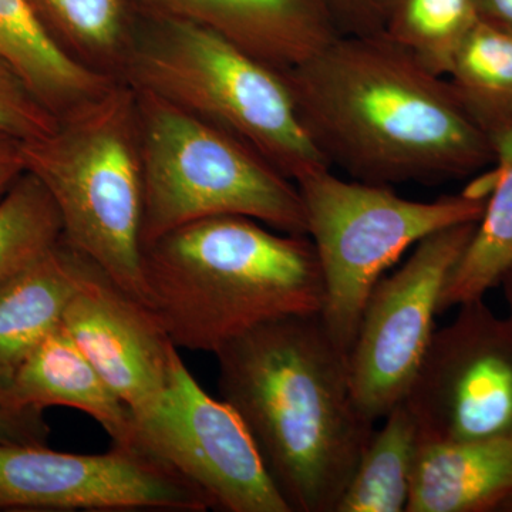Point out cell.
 I'll use <instances>...</instances> for the list:
<instances>
[{
	"instance_id": "cell-1",
	"label": "cell",
	"mask_w": 512,
	"mask_h": 512,
	"mask_svg": "<svg viewBox=\"0 0 512 512\" xmlns=\"http://www.w3.org/2000/svg\"><path fill=\"white\" fill-rule=\"evenodd\" d=\"M282 74L313 144L353 180L439 183L494 164L450 80L382 33L340 35Z\"/></svg>"
},
{
	"instance_id": "cell-2",
	"label": "cell",
	"mask_w": 512,
	"mask_h": 512,
	"mask_svg": "<svg viewBox=\"0 0 512 512\" xmlns=\"http://www.w3.org/2000/svg\"><path fill=\"white\" fill-rule=\"evenodd\" d=\"M221 399L244 421L291 512H336L375 430L320 313L271 320L217 353Z\"/></svg>"
},
{
	"instance_id": "cell-3",
	"label": "cell",
	"mask_w": 512,
	"mask_h": 512,
	"mask_svg": "<svg viewBox=\"0 0 512 512\" xmlns=\"http://www.w3.org/2000/svg\"><path fill=\"white\" fill-rule=\"evenodd\" d=\"M143 271L147 305L178 349L215 355L271 320L322 311L311 238L242 215L168 232L143 248Z\"/></svg>"
},
{
	"instance_id": "cell-4",
	"label": "cell",
	"mask_w": 512,
	"mask_h": 512,
	"mask_svg": "<svg viewBox=\"0 0 512 512\" xmlns=\"http://www.w3.org/2000/svg\"><path fill=\"white\" fill-rule=\"evenodd\" d=\"M25 161L55 201L63 241L147 305L143 158L133 87L114 83L60 119L52 133L25 141Z\"/></svg>"
},
{
	"instance_id": "cell-5",
	"label": "cell",
	"mask_w": 512,
	"mask_h": 512,
	"mask_svg": "<svg viewBox=\"0 0 512 512\" xmlns=\"http://www.w3.org/2000/svg\"><path fill=\"white\" fill-rule=\"evenodd\" d=\"M121 82L238 138L295 184L330 168L284 74L197 23L141 13Z\"/></svg>"
},
{
	"instance_id": "cell-6",
	"label": "cell",
	"mask_w": 512,
	"mask_h": 512,
	"mask_svg": "<svg viewBox=\"0 0 512 512\" xmlns=\"http://www.w3.org/2000/svg\"><path fill=\"white\" fill-rule=\"evenodd\" d=\"M134 92L143 158V248L174 229L220 215L308 235L298 187L261 154L157 94Z\"/></svg>"
},
{
	"instance_id": "cell-7",
	"label": "cell",
	"mask_w": 512,
	"mask_h": 512,
	"mask_svg": "<svg viewBox=\"0 0 512 512\" xmlns=\"http://www.w3.org/2000/svg\"><path fill=\"white\" fill-rule=\"evenodd\" d=\"M323 278L320 318L348 355L367 298L407 249L434 232L483 217L487 195L468 190L434 201L389 185L346 181L322 168L296 183Z\"/></svg>"
},
{
	"instance_id": "cell-8",
	"label": "cell",
	"mask_w": 512,
	"mask_h": 512,
	"mask_svg": "<svg viewBox=\"0 0 512 512\" xmlns=\"http://www.w3.org/2000/svg\"><path fill=\"white\" fill-rule=\"evenodd\" d=\"M477 222L434 232L367 298L348 353L353 397L363 416L383 420L404 402L433 340L441 293Z\"/></svg>"
},
{
	"instance_id": "cell-9",
	"label": "cell",
	"mask_w": 512,
	"mask_h": 512,
	"mask_svg": "<svg viewBox=\"0 0 512 512\" xmlns=\"http://www.w3.org/2000/svg\"><path fill=\"white\" fill-rule=\"evenodd\" d=\"M131 444L197 487L212 510L291 512L239 414L205 392L181 359H171L163 392L134 416Z\"/></svg>"
},
{
	"instance_id": "cell-10",
	"label": "cell",
	"mask_w": 512,
	"mask_h": 512,
	"mask_svg": "<svg viewBox=\"0 0 512 512\" xmlns=\"http://www.w3.org/2000/svg\"><path fill=\"white\" fill-rule=\"evenodd\" d=\"M434 332L404 404L423 443L512 436V325L484 298Z\"/></svg>"
},
{
	"instance_id": "cell-11",
	"label": "cell",
	"mask_w": 512,
	"mask_h": 512,
	"mask_svg": "<svg viewBox=\"0 0 512 512\" xmlns=\"http://www.w3.org/2000/svg\"><path fill=\"white\" fill-rule=\"evenodd\" d=\"M210 510L197 487L136 444L103 454L0 444V511Z\"/></svg>"
},
{
	"instance_id": "cell-12",
	"label": "cell",
	"mask_w": 512,
	"mask_h": 512,
	"mask_svg": "<svg viewBox=\"0 0 512 512\" xmlns=\"http://www.w3.org/2000/svg\"><path fill=\"white\" fill-rule=\"evenodd\" d=\"M62 326L133 416L153 406L178 348L150 306L90 261Z\"/></svg>"
},
{
	"instance_id": "cell-13",
	"label": "cell",
	"mask_w": 512,
	"mask_h": 512,
	"mask_svg": "<svg viewBox=\"0 0 512 512\" xmlns=\"http://www.w3.org/2000/svg\"><path fill=\"white\" fill-rule=\"evenodd\" d=\"M143 15L197 23L285 73L340 36L325 0H134Z\"/></svg>"
},
{
	"instance_id": "cell-14",
	"label": "cell",
	"mask_w": 512,
	"mask_h": 512,
	"mask_svg": "<svg viewBox=\"0 0 512 512\" xmlns=\"http://www.w3.org/2000/svg\"><path fill=\"white\" fill-rule=\"evenodd\" d=\"M0 404L15 410L70 407L93 417L111 443L133 440L130 407L104 382L63 326L30 353L12 382L0 390Z\"/></svg>"
},
{
	"instance_id": "cell-15",
	"label": "cell",
	"mask_w": 512,
	"mask_h": 512,
	"mask_svg": "<svg viewBox=\"0 0 512 512\" xmlns=\"http://www.w3.org/2000/svg\"><path fill=\"white\" fill-rule=\"evenodd\" d=\"M90 259L60 241L15 274L0 279V390L62 326Z\"/></svg>"
},
{
	"instance_id": "cell-16",
	"label": "cell",
	"mask_w": 512,
	"mask_h": 512,
	"mask_svg": "<svg viewBox=\"0 0 512 512\" xmlns=\"http://www.w3.org/2000/svg\"><path fill=\"white\" fill-rule=\"evenodd\" d=\"M512 493V436L420 441L406 512H497Z\"/></svg>"
},
{
	"instance_id": "cell-17",
	"label": "cell",
	"mask_w": 512,
	"mask_h": 512,
	"mask_svg": "<svg viewBox=\"0 0 512 512\" xmlns=\"http://www.w3.org/2000/svg\"><path fill=\"white\" fill-rule=\"evenodd\" d=\"M467 110L490 138L495 171L483 217L441 293L440 313L484 298L512 265V101Z\"/></svg>"
},
{
	"instance_id": "cell-18",
	"label": "cell",
	"mask_w": 512,
	"mask_h": 512,
	"mask_svg": "<svg viewBox=\"0 0 512 512\" xmlns=\"http://www.w3.org/2000/svg\"><path fill=\"white\" fill-rule=\"evenodd\" d=\"M0 63L18 74L59 120L119 82L84 69L60 52L23 0H0Z\"/></svg>"
},
{
	"instance_id": "cell-19",
	"label": "cell",
	"mask_w": 512,
	"mask_h": 512,
	"mask_svg": "<svg viewBox=\"0 0 512 512\" xmlns=\"http://www.w3.org/2000/svg\"><path fill=\"white\" fill-rule=\"evenodd\" d=\"M53 45L90 72L123 79L140 10L134 0H23Z\"/></svg>"
},
{
	"instance_id": "cell-20",
	"label": "cell",
	"mask_w": 512,
	"mask_h": 512,
	"mask_svg": "<svg viewBox=\"0 0 512 512\" xmlns=\"http://www.w3.org/2000/svg\"><path fill=\"white\" fill-rule=\"evenodd\" d=\"M419 444L416 421L400 403L373 430L336 512L406 511Z\"/></svg>"
},
{
	"instance_id": "cell-21",
	"label": "cell",
	"mask_w": 512,
	"mask_h": 512,
	"mask_svg": "<svg viewBox=\"0 0 512 512\" xmlns=\"http://www.w3.org/2000/svg\"><path fill=\"white\" fill-rule=\"evenodd\" d=\"M372 5L382 35L444 77L478 22L474 0H372Z\"/></svg>"
},
{
	"instance_id": "cell-22",
	"label": "cell",
	"mask_w": 512,
	"mask_h": 512,
	"mask_svg": "<svg viewBox=\"0 0 512 512\" xmlns=\"http://www.w3.org/2000/svg\"><path fill=\"white\" fill-rule=\"evenodd\" d=\"M62 235V218L52 195L26 171L0 200V279L55 247Z\"/></svg>"
},
{
	"instance_id": "cell-23",
	"label": "cell",
	"mask_w": 512,
	"mask_h": 512,
	"mask_svg": "<svg viewBox=\"0 0 512 512\" xmlns=\"http://www.w3.org/2000/svg\"><path fill=\"white\" fill-rule=\"evenodd\" d=\"M447 77L464 106L512 101V33L478 20L458 46Z\"/></svg>"
},
{
	"instance_id": "cell-24",
	"label": "cell",
	"mask_w": 512,
	"mask_h": 512,
	"mask_svg": "<svg viewBox=\"0 0 512 512\" xmlns=\"http://www.w3.org/2000/svg\"><path fill=\"white\" fill-rule=\"evenodd\" d=\"M59 119L36 99L18 74L0 63V131L37 140L52 133Z\"/></svg>"
},
{
	"instance_id": "cell-25",
	"label": "cell",
	"mask_w": 512,
	"mask_h": 512,
	"mask_svg": "<svg viewBox=\"0 0 512 512\" xmlns=\"http://www.w3.org/2000/svg\"><path fill=\"white\" fill-rule=\"evenodd\" d=\"M49 437L43 410H15L0 404V444L47 446Z\"/></svg>"
},
{
	"instance_id": "cell-26",
	"label": "cell",
	"mask_w": 512,
	"mask_h": 512,
	"mask_svg": "<svg viewBox=\"0 0 512 512\" xmlns=\"http://www.w3.org/2000/svg\"><path fill=\"white\" fill-rule=\"evenodd\" d=\"M340 35H379L372 0H325Z\"/></svg>"
},
{
	"instance_id": "cell-27",
	"label": "cell",
	"mask_w": 512,
	"mask_h": 512,
	"mask_svg": "<svg viewBox=\"0 0 512 512\" xmlns=\"http://www.w3.org/2000/svg\"><path fill=\"white\" fill-rule=\"evenodd\" d=\"M25 173V141L0 131V200Z\"/></svg>"
},
{
	"instance_id": "cell-28",
	"label": "cell",
	"mask_w": 512,
	"mask_h": 512,
	"mask_svg": "<svg viewBox=\"0 0 512 512\" xmlns=\"http://www.w3.org/2000/svg\"><path fill=\"white\" fill-rule=\"evenodd\" d=\"M480 22L512 33V0H474Z\"/></svg>"
},
{
	"instance_id": "cell-29",
	"label": "cell",
	"mask_w": 512,
	"mask_h": 512,
	"mask_svg": "<svg viewBox=\"0 0 512 512\" xmlns=\"http://www.w3.org/2000/svg\"><path fill=\"white\" fill-rule=\"evenodd\" d=\"M498 286L503 288L505 301H507L508 306L507 319L510 320L512 325V265L504 272V275L501 276L500 284H498Z\"/></svg>"
},
{
	"instance_id": "cell-30",
	"label": "cell",
	"mask_w": 512,
	"mask_h": 512,
	"mask_svg": "<svg viewBox=\"0 0 512 512\" xmlns=\"http://www.w3.org/2000/svg\"><path fill=\"white\" fill-rule=\"evenodd\" d=\"M497 512H512V493L500 504Z\"/></svg>"
}]
</instances>
